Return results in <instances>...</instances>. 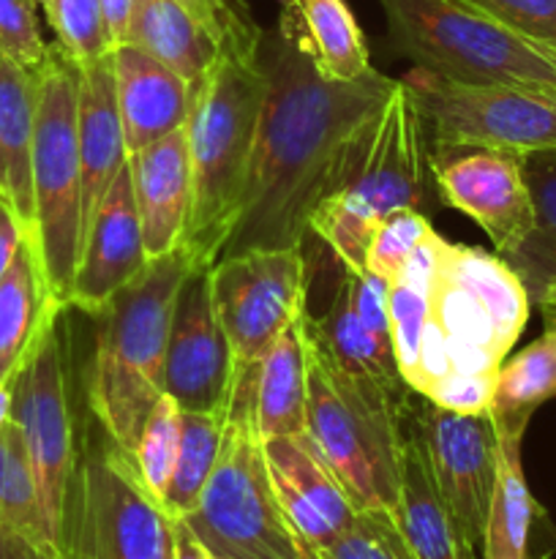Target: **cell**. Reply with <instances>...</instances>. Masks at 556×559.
Instances as JSON below:
<instances>
[{
    "label": "cell",
    "instance_id": "ab89813d",
    "mask_svg": "<svg viewBox=\"0 0 556 559\" xmlns=\"http://www.w3.org/2000/svg\"><path fill=\"white\" fill-rule=\"evenodd\" d=\"M27 233H31V229L25 227L22 216L16 213L14 202L0 191V278H3V273L9 271L11 262H14L16 251H20Z\"/></svg>",
    "mask_w": 556,
    "mask_h": 559
},
{
    "label": "cell",
    "instance_id": "ba28073f",
    "mask_svg": "<svg viewBox=\"0 0 556 559\" xmlns=\"http://www.w3.org/2000/svg\"><path fill=\"white\" fill-rule=\"evenodd\" d=\"M392 47L428 74L463 85L556 91V49L461 0H379Z\"/></svg>",
    "mask_w": 556,
    "mask_h": 559
},
{
    "label": "cell",
    "instance_id": "277c9868",
    "mask_svg": "<svg viewBox=\"0 0 556 559\" xmlns=\"http://www.w3.org/2000/svg\"><path fill=\"white\" fill-rule=\"evenodd\" d=\"M431 151L412 93L396 91L371 123L363 145L349 158L309 218L314 235L338 265L363 271L371 233L396 211H423L428 194Z\"/></svg>",
    "mask_w": 556,
    "mask_h": 559
},
{
    "label": "cell",
    "instance_id": "484cf974",
    "mask_svg": "<svg viewBox=\"0 0 556 559\" xmlns=\"http://www.w3.org/2000/svg\"><path fill=\"white\" fill-rule=\"evenodd\" d=\"M36 71L0 52V191L33 229V140H36Z\"/></svg>",
    "mask_w": 556,
    "mask_h": 559
},
{
    "label": "cell",
    "instance_id": "30bf717a",
    "mask_svg": "<svg viewBox=\"0 0 556 559\" xmlns=\"http://www.w3.org/2000/svg\"><path fill=\"white\" fill-rule=\"evenodd\" d=\"M401 82L418 104L431 156L467 147L516 156L556 151V91L463 85L423 69H414Z\"/></svg>",
    "mask_w": 556,
    "mask_h": 559
},
{
    "label": "cell",
    "instance_id": "e575fe53",
    "mask_svg": "<svg viewBox=\"0 0 556 559\" xmlns=\"http://www.w3.org/2000/svg\"><path fill=\"white\" fill-rule=\"evenodd\" d=\"M47 22L55 31V36H58L55 44L76 66L107 58L114 49L101 0H55L52 11L47 14Z\"/></svg>",
    "mask_w": 556,
    "mask_h": 559
},
{
    "label": "cell",
    "instance_id": "5b68a950",
    "mask_svg": "<svg viewBox=\"0 0 556 559\" xmlns=\"http://www.w3.org/2000/svg\"><path fill=\"white\" fill-rule=\"evenodd\" d=\"M529 309L527 287L505 257L447 243L409 388L428 396L452 374H496L527 328Z\"/></svg>",
    "mask_w": 556,
    "mask_h": 559
},
{
    "label": "cell",
    "instance_id": "d4e9b609",
    "mask_svg": "<svg viewBox=\"0 0 556 559\" xmlns=\"http://www.w3.org/2000/svg\"><path fill=\"white\" fill-rule=\"evenodd\" d=\"M309 409V309L276 338L254 371V424L262 440L305 431Z\"/></svg>",
    "mask_w": 556,
    "mask_h": 559
},
{
    "label": "cell",
    "instance_id": "f6af8a7d",
    "mask_svg": "<svg viewBox=\"0 0 556 559\" xmlns=\"http://www.w3.org/2000/svg\"><path fill=\"white\" fill-rule=\"evenodd\" d=\"M11 407H14V385L11 382H0V431L9 426Z\"/></svg>",
    "mask_w": 556,
    "mask_h": 559
},
{
    "label": "cell",
    "instance_id": "7a4b0ae2",
    "mask_svg": "<svg viewBox=\"0 0 556 559\" xmlns=\"http://www.w3.org/2000/svg\"><path fill=\"white\" fill-rule=\"evenodd\" d=\"M194 267L189 251L178 246L147 262L96 314L87 402L104 435L125 453H134L147 415L164 396L174 304Z\"/></svg>",
    "mask_w": 556,
    "mask_h": 559
},
{
    "label": "cell",
    "instance_id": "6da1fadb",
    "mask_svg": "<svg viewBox=\"0 0 556 559\" xmlns=\"http://www.w3.org/2000/svg\"><path fill=\"white\" fill-rule=\"evenodd\" d=\"M259 66L267 74L259 134L240 218L221 257L303 246L311 213L398 85L376 69L352 82L325 80L278 33L262 38Z\"/></svg>",
    "mask_w": 556,
    "mask_h": 559
},
{
    "label": "cell",
    "instance_id": "8992f818",
    "mask_svg": "<svg viewBox=\"0 0 556 559\" xmlns=\"http://www.w3.org/2000/svg\"><path fill=\"white\" fill-rule=\"evenodd\" d=\"M412 399L338 369L311 333L305 437L358 511H396L401 495L403 420Z\"/></svg>",
    "mask_w": 556,
    "mask_h": 559
},
{
    "label": "cell",
    "instance_id": "2e32d148",
    "mask_svg": "<svg viewBox=\"0 0 556 559\" xmlns=\"http://www.w3.org/2000/svg\"><path fill=\"white\" fill-rule=\"evenodd\" d=\"M431 169L439 200L480 224L496 254L507 260L521 249L534 227V202L523 175V156L467 147L431 156Z\"/></svg>",
    "mask_w": 556,
    "mask_h": 559
},
{
    "label": "cell",
    "instance_id": "d590c367",
    "mask_svg": "<svg viewBox=\"0 0 556 559\" xmlns=\"http://www.w3.org/2000/svg\"><path fill=\"white\" fill-rule=\"evenodd\" d=\"M319 559H414L390 511H358L338 538L316 549Z\"/></svg>",
    "mask_w": 556,
    "mask_h": 559
},
{
    "label": "cell",
    "instance_id": "e0dca14e",
    "mask_svg": "<svg viewBox=\"0 0 556 559\" xmlns=\"http://www.w3.org/2000/svg\"><path fill=\"white\" fill-rule=\"evenodd\" d=\"M147 262L150 257L145 251L131 169L125 164L85 233L69 306L96 317L114 293L145 271Z\"/></svg>",
    "mask_w": 556,
    "mask_h": 559
},
{
    "label": "cell",
    "instance_id": "c3c4849f",
    "mask_svg": "<svg viewBox=\"0 0 556 559\" xmlns=\"http://www.w3.org/2000/svg\"><path fill=\"white\" fill-rule=\"evenodd\" d=\"M33 3H38L41 5V11H44V16L49 14V11H52V5H55V0H33Z\"/></svg>",
    "mask_w": 556,
    "mask_h": 559
},
{
    "label": "cell",
    "instance_id": "4fadbf2b",
    "mask_svg": "<svg viewBox=\"0 0 556 559\" xmlns=\"http://www.w3.org/2000/svg\"><path fill=\"white\" fill-rule=\"evenodd\" d=\"M213 306L227 333L234 377L259 366L276 338L309 309L303 246L251 249L210 267Z\"/></svg>",
    "mask_w": 556,
    "mask_h": 559
},
{
    "label": "cell",
    "instance_id": "cb8c5ba5",
    "mask_svg": "<svg viewBox=\"0 0 556 559\" xmlns=\"http://www.w3.org/2000/svg\"><path fill=\"white\" fill-rule=\"evenodd\" d=\"M414 559H483L442 500L423 445L403 420L401 495L392 511Z\"/></svg>",
    "mask_w": 556,
    "mask_h": 559
},
{
    "label": "cell",
    "instance_id": "681fc988",
    "mask_svg": "<svg viewBox=\"0 0 556 559\" xmlns=\"http://www.w3.org/2000/svg\"><path fill=\"white\" fill-rule=\"evenodd\" d=\"M305 559H319V557H316V551L311 549V551H309V557H305Z\"/></svg>",
    "mask_w": 556,
    "mask_h": 559
},
{
    "label": "cell",
    "instance_id": "7bdbcfd3",
    "mask_svg": "<svg viewBox=\"0 0 556 559\" xmlns=\"http://www.w3.org/2000/svg\"><path fill=\"white\" fill-rule=\"evenodd\" d=\"M174 559H221V557L210 555V551L196 540V535L178 519V527H174Z\"/></svg>",
    "mask_w": 556,
    "mask_h": 559
},
{
    "label": "cell",
    "instance_id": "9c48e42d",
    "mask_svg": "<svg viewBox=\"0 0 556 559\" xmlns=\"http://www.w3.org/2000/svg\"><path fill=\"white\" fill-rule=\"evenodd\" d=\"M33 140V229L52 295L69 309L82 254L80 66L52 44L36 69Z\"/></svg>",
    "mask_w": 556,
    "mask_h": 559
},
{
    "label": "cell",
    "instance_id": "52a82bcc",
    "mask_svg": "<svg viewBox=\"0 0 556 559\" xmlns=\"http://www.w3.org/2000/svg\"><path fill=\"white\" fill-rule=\"evenodd\" d=\"M254 371L234 377L218 462L180 522L221 559H305L311 549L289 524L267 473L254 424Z\"/></svg>",
    "mask_w": 556,
    "mask_h": 559
},
{
    "label": "cell",
    "instance_id": "83f0119b",
    "mask_svg": "<svg viewBox=\"0 0 556 559\" xmlns=\"http://www.w3.org/2000/svg\"><path fill=\"white\" fill-rule=\"evenodd\" d=\"M125 44L145 49L191 87L200 85L221 58L205 27L191 20L174 0H136Z\"/></svg>",
    "mask_w": 556,
    "mask_h": 559
},
{
    "label": "cell",
    "instance_id": "1f68e13d",
    "mask_svg": "<svg viewBox=\"0 0 556 559\" xmlns=\"http://www.w3.org/2000/svg\"><path fill=\"white\" fill-rule=\"evenodd\" d=\"M223 424H227V413L205 415L180 409L178 462H174L167 500H164V511L172 519L189 516L191 508L200 500L221 453Z\"/></svg>",
    "mask_w": 556,
    "mask_h": 559
},
{
    "label": "cell",
    "instance_id": "7402d4cb",
    "mask_svg": "<svg viewBox=\"0 0 556 559\" xmlns=\"http://www.w3.org/2000/svg\"><path fill=\"white\" fill-rule=\"evenodd\" d=\"M278 36L330 82H352L371 71L368 41L347 0H281Z\"/></svg>",
    "mask_w": 556,
    "mask_h": 559
},
{
    "label": "cell",
    "instance_id": "44dd1931",
    "mask_svg": "<svg viewBox=\"0 0 556 559\" xmlns=\"http://www.w3.org/2000/svg\"><path fill=\"white\" fill-rule=\"evenodd\" d=\"M80 158H82V243L107 197L109 186L129 164L118 98H114L112 52L80 66Z\"/></svg>",
    "mask_w": 556,
    "mask_h": 559
},
{
    "label": "cell",
    "instance_id": "bcb514c9",
    "mask_svg": "<svg viewBox=\"0 0 556 559\" xmlns=\"http://www.w3.org/2000/svg\"><path fill=\"white\" fill-rule=\"evenodd\" d=\"M60 559H90V555L85 551V546L74 538L71 533L63 535V551H60Z\"/></svg>",
    "mask_w": 556,
    "mask_h": 559
},
{
    "label": "cell",
    "instance_id": "8d00e7d4",
    "mask_svg": "<svg viewBox=\"0 0 556 559\" xmlns=\"http://www.w3.org/2000/svg\"><path fill=\"white\" fill-rule=\"evenodd\" d=\"M434 233L423 211H396L382 218L374 227L365 249V271L374 273L385 284H392L409 257L420 249L428 235Z\"/></svg>",
    "mask_w": 556,
    "mask_h": 559
},
{
    "label": "cell",
    "instance_id": "5bb4252c",
    "mask_svg": "<svg viewBox=\"0 0 556 559\" xmlns=\"http://www.w3.org/2000/svg\"><path fill=\"white\" fill-rule=\"evenodd\" d=\"M407 426L423 445L442 500L483 555L485 522L496 480V440L488 415H463L414 393Z\"/></svg>",
    "mask_w": 556,
    "mask_h": 559
},
{
    "label": "cell",
    "instance_id": "ee69618b",
    "mask_svg": "<svg viewBox=\"0 0 556 559\" xmlns=\"http://www.w3.org/2000/svg\"><path fill=\"white\" fill-rule=\"evenodd\" d=\"M534 304L540 306V314H543L545 333L556 338V278L545 284L543 293H540V298Z\"/></svg>",
    "mask_w": 556,
    "mask_h": 559
},
{
    "label": "cell",
    "instance_id": "3957f363",
    "mask_svg": "<svg viewBox=\"0 0 556 559\" xmlns=\"http://www.w3.org/2000/svg\"><path fill=\"white\" fill-rule=\"evenodd\" d=\"M267 74L256 63L221 55L196 85L189 115L191 211L183 249L194 265H216L243 207L254 162Z\"/></svg>",
    "mask_w": 556,
    "mask_h": 559
},
{
    "label": "cell",
    "instance_id": "f1b7e54d",
    "mask_svg": "<svg viewBox=\"0 0 556 559\" xmlns=\"http://www.w3.org/2000/svg\"><path fill=\"white\" fill-rule=\"evenodd\" d=\"M496 480L483 535V559H529V538L540 508L521 464L523 437H496Z\"/></svg>",
    "mask_w": 556,
    "mask_h": 559
},
{
    "label": "cell",
    "instance_id": "74e56055",
    "mask_svg": "<svg viewBox=\"0 0 556 559\" xmlns=\"http://www.w3.org/2000/svg\"><path fill=\"white\" fill-rule=\"evenodd\" d=\"M499 25L556 49V0H461Z\"/></svg>",
    "mask_w": 556,
    "mask_h": 559
},
{
    "label": "cell",
    "instance_id": "b9f144b4",
    "mask_svg": "<svg viewBox=\"0 0 556 559\" xmlns=\"http://www.w3.org/2000/svg\"><path fill=\"white\" fill-rule=\"evenodd\" d=\"M0 559H55L36 544H31L22 535L11 533V530L0 527Z\"/></svg>",
    "mask_w": 556,
    "mask_h": 559
},
{
    "label": "cell",
    "instance_id": "d6986e66",
    "mask_svg": "<svg viewBox=\"0 0 556 559\" xmlns=\"http://www.w3.org/2000/svg\"><path fill=\"white\" fill-rule=\"evenodd\" d=\"M131 186L140 211L142 238L150 260L183 243L191 211V147L189 126L161 136L129 156Z\"/></svg>",
    "mask_w": 556,
    "mask_h": 559
},
{
    "label": "cell",
    "instance_id": "d6a6232c",
    "mask_svg": "<svg viewBox=\"0 0 556 559\" xmlns=\"http://www.w3.org/2000/svg\"><path fill=\"white\" fill-rule=\"evenodd\" d=\"M178 445L180 407L174 404V399H169L167 393H164L156 402V407L150 409V415H147L134 453H131L142 484H145V489L150 491V497L161 508L164 500H167L174 462H178Z\"/></svg>",
    "mask_w": 556,
    "mask_h": 559
},
{
    "label": "cell",
    "instance_id": "836d02e7",
    "mask_svg": "<svg viewBox=\"0 0 556 559\" xmlns=\"http://www.w3.org/2000/svg\"><path fill=\"white\" fill-rule=\"evenodd\" d=\"M174 3L205 27L218 52L243 63H256L265 31L256 25L243 0H174Z\"/></svg>",
    "mask_w": 556,
    "mask_h": 559
},
{
    "label": "cell",
    "instance_id": "8fae6325",
    "mask_svg": "<svg viewBox=\"0 0 556 559\" xmlns=\"http://www.w3.org/2000/svg\"><path fill=\"white\" fill-rule=\"evenodd\" d=\"M174 527L178 519L153 500L131 453L109 437L87 448L63 535H74L90 559H174Z\"/></svg>",
    "mask_w": 556,
    "mask_h": 559
},
{
    "label": "cell",
    "instance_id": "7c38bea8",
    "mask_svg": "<svg viewBox=\"0 0 556 559\" xmlns=\"http://www.w3.org/2000/svg\"><path fill=\"white\" fill-rule=\"evenodd\" d=\"M14 407L11 424L20 429L36 478L44 524L52 549L63 551L65 513L74 489L76 445L74 415H71L69 382H65L60 317L44 331L31 358L14 377Z\"/></svg>",
    "mask_w": 556,
    "mask_h": 559
},
{
    "label": "cell",
    "instance_id": "4316f807",
    "mask_svg": "<svg viewBox=\"0 0 556 559\" xmlns=\"http://www.w3.org/2000/svg\"><path fill=\"white\" fill-rule=\"evenodd\" d=\"M336 262V260H333ZM338 265V262H336ZM311 333L325 349L327 358L347 374L358 377V380L374 382L390 391L398 399H412L414 391L403 382L401 371L392 355H387L379 344L374 342L368 331L360 322L358 311H354L352 293H349V278L343 265H338L336 289H333L330 306L322 317H311Z\"/></svg>",
    "mask_w": 556,
    "mask_h": 559
},
{
    "label": "cell",
    "instance_id": "603a6c76",
    "mask_svg": "<svg viewBox=\"0 0 556 559\" xmlns=\"http://www.w3.org/2000/svg\"><path fill=\"white\" fill-rule=\"evenodd\" d=\"M63 306L52 295L36 235L27 233L0 278V382H14Z\"/></svg>",
    "mask_w": 556,
    "mask_h": 559
},
{
    "label": "cell",
    "instance_id": "ffe728a7",
    "mask_svg": "<svg viewBox=\"0 0 556 559\" xmlns=\"http://www.w3.org/2000/svg\"><path fill=\"white\" fill-rule=\"evenodd\" d=\"M112 71L129 156L189 123L196 87L180 80L145 49L118 44L112 49Z\"/></svg>",
    "mask_w": 556,
    "mask_h": 559
},
{
    "label": "cell",
    "instance_id": "f35d334b",
    "mask_svg": "<svg viewBox=\"0 0 556 559\" xmlns=\"http://www.w3.org/2000/svg\"><path fill=\"white\" fill-rule=\"evenodd\" d=\"M0 52L36 71L49 52L31 0H0Z\"/></svg>",
    "mask_w": 556,
    "mask_h": 559
},
{
    "label": "cell",
    "instance_id": "9a60e30c",
    "mask_svg": "<svg viewBox=\"0 0 556 559\" xmlns=\"http://www.w3.org/2000/svg\"><path fill=\"white\" fill-rule=\"evenodd\" d=\"M213 265H196L183 282L169 331L164 393L183 413L223 415L234 385V360L213 306Z\"/></svg>",
    "mask_w": 556,
    "mask_h": 559
},
{
    "label": "cell",
    "instance_id": "f546056e",
    "mask_svg": "<svg viewBox=\"0 0 556 559\" xmlns=\"http://www.w3.org/2000/svg\"><path fill=\"white\" fill-rule=\"evenodd\" d=\"M556 396V338L543 333L496 371L488 418L496 437H523L534 409Z\"/></svg>",
    "mask_w": 556,
    "mask_h": 559
},
{
    "label": "cell",
    "instance_id": "7dc6e473",
    "mask_svg": "<svg viewBox=\"0 0 556 559\" xmlns=\"http://www.w3.org/2000/svg\"><path fill=\"white\" fill-rule=\"evenodd\" d=\"M9 429V426H5ZM0 431V511H3V486H5V462H9V431Z\"/></svg>",
    "mask_w": 556,
    "mask_h": 559
},
{
    "label": "cell",
    "instance_id": "60d3db41",
    "mask_svg": "<svg viewBox=\"0 0 556 559\" xmlns=\"http://www.w3.org/2000/svg\"><path fill=\"white\" fill-rule=\"evenodd\" d=\"M104 16H107L109 36H112V44H125V36H129L131 16H134L136 0H101Z\"/></svg>",
    "mask_w": 556,
    "mask_h": 559
},
{
    "label": "cell",
    "instance_id": "4dcf8cb0",
    "mask_svg": "<svg viewBox=\"0 0 556 559\" xmlns=\"http://www.w3.org/2000/svg\"><path fill=\"white\" fill-rule=\"evenodd\" d=\"M523 175L534 202V227L507 262L534 304L545 284L556 278V151L523 156Z\"/></svg>",
    "mask_w": 556,
    "mask_h": 559
},
{
    "label": "cell",
    "instance_id": "ac0fdd59",
    "mask_svg": "<svg viewBox=\"0 0 556 559\" xmlns=\"http://www.w3.org/2000/svg\"><path fill=\"white\" fill-rule=\"evenodd\" d=\"M262 442L273 491L300 540L316 551L338 538L352 524L358 508L305 431Z\"/></svg>",
    "mask_w": 556,
    "mask_h": 559
}]
</instances>
